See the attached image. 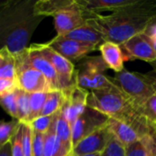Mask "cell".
I'll list each match as a JSON object with an SVG mask.
<instances>
[{
    "label": "cell",
    "mask_w": 156,
    "mask_h": 156,
    "mask_svg": "<svg viewBox=\"0 0 156 156\" xmlns=\"http://www.w3.org/2000/svg\"><path fill=\"white\" fill-rule=\"evenodd\" d=\"M89 20L101 32L105 41L122 45L156 25V0H138L120 11L108 16L100 14Z\"/></svg>",
    "instance_id": "6da1fadb"
},
{
    "label": "cell",
    "mask_w": 156,
    "mask_h": 156,
    "mask_svg": "<svg viewBox=\"0 0 156 156\" xmlns=\"http://www.w3.org/2000/svg\"><path fill=\"white\" fill-rule=\"evenodd\" d=\"M37 0H7L0 6V49L15 57L23 52L35 30L45 18L35 12Z\"/></svg>",
    "instance_id": "7a4b0ae2"
},
{
    "label": "cell",
    "mask_w": 156,
    "mask_h": 156,
    "mask_svg": "<svg viewBox=\"0 0 156 156\" xmlns=\"http://www.w3.org/2000/svg\"><path fill=\"white\" fill-rule=\"evenodd\" d=\"M87 106L109 118H113L135 127L143 136L151 134L149 120L144 116L142 110L114 84L109 88L89 91Z\"/></svg>",
    "instance_id": "3957f363"
},
{
    "label": "cell",
    "mask_w": 156,
    "mask_h": 156,
    "mask_svg": "<svg viewBox=\"0 0 156 156\" xmlns=\"http://www.w3.org/2000/svg\"><path fill=\"white\" fill-rule=\"evenodd\" d=\"M111 80L141 110L143 105L156 92V78L154 71L139 73L124 68L121 72L115 73Z\"/></svg>",
    "instance_id": "277c9868"
},
{
    "label": "cell",
    "mask_w": 156,
    "mask_h": 156,
    "mask_svg": "<svg viewBox=\"0 0 156 156\" xmlns=\"http://www.w3.org/2000/svg\"><path fill=\"white\" fill-rule=\"evenodd\" d=\"M76 68V84L86 90L106 89L113 85L111 77L104 72L108 69L101 56L85 57L78 62Z\"/></svg>",
    "instance_id": "5b68a950"
},
{
    "label": "cell",
    "mask_w": 156,
    "mask_h": 156,
    "mask_svg": "<svg viewBox=\"0 0 156 156\" xmlns=\"http://www.w3.org/2000/svg\"><path fill=\"white\" fill-rule=\"evenodd\" d=\"M15 59L19 89L27 93H48L52 90H56L40 71L31 67L26 61L23 52L15 56Z\"/></svg>",
    "instance_id": "8992f818"
},
{
    "label": "cell",
    "mask_w": 156,
    "mask_h": 156,
    "mask_svg": "<svg viewBox=\"0 0 156 156\" xmlns=\"http://www.w3.org/2000/svg\"><path fill=\"white\" fill-rule=\"evenodd\" d=\"M37 48L43 54L53 65L58 78L59 90L65 92L74 87L76 84V68L75 64L62 57L53 48L48 47L47 43L36 44Z\"/></svg>",
    "instance_id": "52a82bcc"
},
{
    "label": "cell",
    "mask_w": 156,
    "mask_h": 156,
    "mask_svg": "<svg viewBox=\"0 0 156 156\" xmlns=\"http://www.w3.org/2000/svg\"><path fill=\"white\" fill-rule=\"evenodd\" d=\"M108 121L109 117L87 106L71 128L73 147L90 133L105 126L108 123Z\"/></svg>",
    "instance_id": "ba28073f"
},
{
    "label": "cell",
    "mask_w": 156,
    "mask_h": 156,
    "mask_svg": "<svg viewBox=\"0 0 156 156\" xmlns=\"http://www.w3.org/2000/svg\"><path fill=\"white\" fill-rule=\"evenodd\" d=\"M120 46L124 52L126 60L140 59L149 63L156 60V52L151 37L147 32L139 33Z\"/></svg>",
    "instance_id": "9c48e42d"
},
{
    "label": "cell",
    "mask_w": 156,
    "mask_h": 156,
    "mask_svg": "<svg viewBox=\"0 0 156 156\" xmlns=\"http://www.w3.org/2000/svg\"><path fill=\"white\" fill-rule=\"evenodd\" d=\"M53 18L58 36H64L85 25L88 21V17L76 0H73L69 5L58 11L53 16Z\"/></svg>",
    "instance_id": "30bf717a"
},
{
    "label": "cell",
    "mask_w": 156,
    "mask_h": 156,
    "mask_svg": "<svg viewBox=\"0 0 156 156\" xmlns=\"http://www.w3.org/2000/svg\"><path fill=\"white\" fill-rule=\"evenodd\" d=\"M47 45L72 63L80 61L88 54L99 48L96 46L81 43L58 35L48 41Z\"/></svg>",
    "instance_id": "8fae6325"
},
{
    "label": "cell",
    "mask_w": 156,
    "mask_h": 156,
    "mask_svg": "<svg viewBox=\"0 0 156 156\" xmlns=\"http://www.w3.org/2000/svg\"><path fill=\"white\" fill-rule=\"evenodd\" d=\"M113 135L111 133L108 124L90 133L72 149L74 156H80L91 154H101L109 145Z\"/></svg>",
    "instance_id": "7c38bea8"
},
{
    "label": "cell",
    "mask_w": 156,
    "mask_h": 156,
    "mask_svg": "<svg viewBox=\"0 0 156 156\" xmlns=\"http://www.w3.org/2000/svg\"><path fill=\"white\" fill-rule=\"evenodd\" d=\"M64 94L66 96V101L61 109V112L72 128L76 120L87 108L89 91L76 86L65 91Z\"/></svg>",
    "instance_id": "4fadbf2b"
},
{
    "label": "cell",
    "mask_w": 156,
    "mask_h": 156,
    "mask_svg": "<svg viewBox=\"0 0 156 156\" xmlns=\"http://www.w3.org/2000/svg\"><path fill=\"white\" fill-rule=\"evenodd\" d=\"M23 55L26 61L31 67L40 71L48 79L54 90H59L58 74L53 65L43 54L39 52V50L36 47V44L27 47L23 51Z\"/></svg>",
    "instance_id": "5bb4252c"
},
{
    "label": "cell",
    "mask_w": 156,
    "mask_h": 156,
    "mask_svg": "<svg viewBox=\"0 0 156 156\" xmlns=\"http://www.w3.org/2000/svg\"><path fill=\"white\" fill-rule=\"evenodd\" d=\"M107 124L113 137L124 147L144 137L135 127L120 120L109 118Z\"/></svg>",
    "instance_id": "9a60e30c"
},
{
    "label": "cell",
    "mask_w": 156,
    "mask_h": 156,
    "mask_svg": "<svg viewBox=\"0 0 156 156\" xmlns=\"http://www.w3.org/2000/svg\"><path fill=\"white\" fill-rule=\"evenodd\" d=\"M101 58L108 67L115 73L121 72L124 69V61L126 60L122 47L116 43L104 41L100 47Z\"/></svg>",
    "instance_id": "2e32d148"
},
{
    "label": "cell",
    "mask_w": 156,
    "mask_h": 156,
    "mask_svg": "<svg viewBox=\"0 0 156 156\" xmlns=\"http://www.w3.org/2000/svg\"><path fill=\"white\" fill-rule=\"evenodd\" d=\"M63 37L98 48L105 41L101 32L90 20H88L85 25L67 33Z\"/></svg>",
    "instance_id": "e0dca14e"
},
{
    "label": "cell",
    "mask_w": 156,
    "mask_h": 156,
    "mask_svg": "<svg viewBox=\"0 0 156 156\" xmlns=\"http://www.w3.org/2000/svg\"><path fill=\"white\" fill-rule=\"evenodd\" d=\"M55 133L58 138L63 149L67 154H70L73 149L72 145V129L69 122L64 117L61 110L57 113L55 120Z\"/></svg>",
    "instance_id": "ac0fdd59"
},
{
    "label": "cell",
    "mask_w": 156,
    "mask_h": 156,
    "mask_svg": "<svg viewBox=\"0 0 156 156\" xmlns=\"http://www.w3.org/2000/svg\"><path fill=\"white\" fill-rule=\"evenodd\" d=\"M73 0H37L35 4V12L43 17L53 16L60 9L69 5Z\"/></svg>",
    "instance_id": "d6986e66"
},
{
    "label": "cell",
    "mask_w": 156,
    "mask_h": 156,
    "mask_svg": "<svg viewBox=\"0 0 156 156\" xmlns=\"http://www.w3.org/2000/svg\"><path fill=\"white\" fill-rule=\"evenodd\" d=\"M66 101V96L59 90H52L48 93L40 116H50L58 112Z\"/></svg>",
    "instance_id": "ffe728a7"
},
{
    "label": "cell",
    "mask_w": 156,
    "mask_h": 156,
    "mask_svg": "<svg viewBox=\"0 0 156 156\" xmlns=\"http://www.w3.org/2000/svg\"><path fill=\"white\" fill-rule=\"evenodd\" d=\"M58 113V112H57ZM57 115V114H56ZM56 120V118H55ZM69 154L63 149L55 133V122L49 131L45 134L44 156H65Z\"/></svg>",
    "instance_id": "44dd1931"
},
{
    "label": "cell",
    "mask_w": 156,
    "mask_h": 156,
    "mask_svg": "<svg viewBox=\"0 0 156 156\" xmlns=\"http://www.w3.org/2000/svg\"><path fill=\"white\" fill-rule=\"evenodd\" d=\"M17 120L21 123L27 124L29 120V93L18 89L16 90Z\"/></svg>",
    "instance_id": "7402d4cb"
},
{
    "label": "cell",
    "mask_w": 156,
    "mask_h": 156,
    "mask_svg": "<svg viewBox=\"0 0 156 156\" xmlns=\"http://www.w3.org/2000/svg\"><path fill=\"white\" fill-rule=\"evenodd\" d=\"M20 124L21 122L15 119L11 121H0V148L10 143Z\"/></svg>",
    "instance_id": "603a6c76"
},
{
    "label": "cell",
    "mask_w": 156,
    "mask_h": 156,
    "mask_svg": "<svg viewBox=\"0 0 156 156\" xmlns=\"http://www.w3.org/2000/svg\"><path fill=\"white\" fill-rule=\"evenodd\" d=\"M48 93H46V92L29 93V120H28V123L30 122H32L33 120H35L36 118L40 116V113L43 109Z\"/></svg>",
    "instance_id": "cb8c5ba5"
},
{
    "label": "cell",
    "mask_w": 156,
    "mask_h": 156,
    "mask_svg": "<svg viewBox=\"0 0 156 156\" xmlns=\"http://www.w3.org/2000/svg\"><path fill=\"white\" fill-rule=\"evenodd\" d=\"M16 90L8 94L0 96V106L4 109V111L9 116L12 117V119H15V120H17Z\"/></svg>",
    "instance_id": "d4e9b609"
},
{
    "label": "cell",
    "mask_w": 156,
    "mask_h": 156,
    "mask_svg": "<svg viewBox=\"0 0 156 156\" xmlns=\"http://www.w3.org/2000/svg\"><path fill=\"white\" fill-rule=\"evenodd\" d=\"M56 114L50 116H39L35 120H33L32 122H30L28 125L32 128L33 131L46 134L49 131L52 124L54 123Z\"/></svg>",
    "instance_id": "484cf974"
},
{
    "label": "cell",
    "mask_w": 156,
    "mask_h": 156,
    "mask_svg": "<svg viewBox=\"0 0 156 156\" xmlns=\"http://www.w3.org/2000/svg\"><path fill=\"white\" fill-rule=\"evenodd\" d=\"M124 154L125 156H146L147 135L124 147Z\"/></svg>",
    "instance_id": "4316f807"
},
{
    "label": "cell",
    "mask_w": 156,
    "mask_h": 156,
    "mask_svg": "<svg viewBox=\"0 0 156 156\" xmlns=\"http://www.w3.org/2000/svg\"><path fill=\"white\" fill-rule=\"evenodd\" d=\"M0 78L17 80L16 59L13 55H10L7 59L0 66Z\"/></svg>",
    "instance_id": "83f0119b"
},
{
    "label": "cell",
    "mask_w": 156,
    "mask_h": 156,
    "mask_svg": "<svg viewBox=\"0 0 156 156\" xmlns=\"http://www.w3.org/2000/svg\"><path fill=\"white\" fill-rule=\"evenodd\" d=\"M22 146L24 156H33V130L25 123H22Z\"/></svg>",
    "instance_id": "f1b7e54d"
},
{
    "label": "cell",
    "mask_w": 156,
    "mask_h": 156,
    "mask_svg": "<svg viewBox=\"0 0 156 156\" xmlns=\"http://www.w3.org/2000/svg\"><path fill=\"white\" fill-rule=\"evenodd\" d=\"M11 156H24L22 146V123L10 141Z\"/></svg>",
    "instance_id": "f546056e"
},
{
    "label": "cell",
    "mask_w": 156,
    "mask_h": 156,
    "mask_svg": "<svg viewBox=\"0 0 156 156\" xmlns=\"http://www.w3.org/2000/svg\"><path fill=\"white\" fill-rule=\"evenodd\" d=\"M101 156H125L124 146L121 144L114 137H112L109 145L101 153Z\"/></svg>",
    "instance_id": "4dcf8cb0"
},
{
    "label": "cell",
    "mask_w": 156,
    "mask_h": 156,
    "mask_svg": "<svg viewBox=\"0 0 156 156\" xmlns=\"http://www.w3.org/2000/svg\"><path fill=\"white\" fill-rule=\"evenodd\" d=\"M45 134L33 131V156H44Z\"/></svg>",
    "instance_id": "1f68e13d"
},
{
    "label": "cell",
    "mask_w": 156,
    "mask_h": 156,
    "mask_svg": "<svg viewBox=\"0 0 156 156\" xmlns=\"http://www.w3.org/2000/svg\"><path fill=\"white\" fill-rule=\"evenodd\" d=\"M19 89L17 80L0 78V96L11 93Z\"/></svg>",
    "instance_id": "d6a6232c"
},
{
    "label": "cell",
    "mask_w": 156,
    "mask_h": 156,
    "mask_svg": "<svg viewBox=\"0 0 156 156\" xmlns=\"http://www.w3.org/2000/svg\"><path fill=\"white\" fill-rule=\"evenodd\" d=\"M146 156H156V137L152 133L147 135V154Z\"/></svg>",
    "instance_id": "836d02e7"
},
{
    "label": "cell",
    "mask_w": 156,
    "mask_h": 156,
    "mask_svg": "<svg viewBox=\"0 0 156 156\" xmlns=\"http://www.w3.org/2000/svg\"><path fill=\"white\" fill-rule=\"evenodd\" d=\"M147 33H148V34L150 35V37H151V39H152V42H153V45H154V50H155L156 52V25H154V27H152L147 31ZM151 65L153 66L154 69L156 70V60L154 62L151 63Z\"/></svg>",
    "instance_id": "e575fe53"
},
{
    "label": "cell",
    "mask_w": 156,
    "mask_h": 156,
    "mask_svg": "<svg viewBox=\"0 0 156 156\" xmlns=\"http://www.w3.org/2000/svg\"><path fill=\"white\" fill-rule=\"evenodd\" d=\"M12 55L10 53V51L6 48H3L0 49V66L7 59V58Z\"/></svg>",
    "instance_id": "d590c367"
},
{
    "label": "cell",
    "mask_w": 156,
    "mask_h": 156,
    "mask_svg": "<svg viewBox=\"0 0 156 156\" xmlns=\"http://www.w3.org/2000/svg\"><path fill=\"white\" fill-rule=\"evenodd\" d=\"M0 156H11L10 144H7L5 146L0 148Z\"/></svg>",
    "instance_id": "8d00e7d4"
},
{
    "label": "cell",
    "mask_w": 156,
    "mask_h": 156,
    "mask_svg": "<svg viewBox=\"0 0 156 156\" xmlns=\"http://www.w3.org/2000/svg\"><path fill=\"white\" fill-rule=\"evenodd\" d=\"M151 127H152V132H151V133L154 134L156 137V125H151Z\"/></svg>",
    "instance_id": "74e56055"
},
{
    "label": "cell",
    "mask_w": 156,
    "mask_h": 156,
    "mask_svg": "<svg viewBox=\"0 0 156 156\" xmlns=\"http://www.w3.org/2000/svg\"><path fill=\"white\" fill-rule=\"evenodd\" d=\"M149 122H150V124L151 125H156V117L155 118L151 119V120H149Z\"/></svg>",
    "instance_id": "f35d334b"
},
{
    "label": "cell",
    "mask_w": 156,
    "mask_h": 156,
    "mask_svg": "<svg viewBox=\"0 0 156 156\" xmlns=\"http://www.w3.org/2000/svg\"><path fill=\"white\" fill-rule=\"evenodd\" d=\"M101 154H84V155L80 156H101Z\"/></svg>",
    "instance_id": "ab89813d"
},
{
    "label": "cell",
    "mask_w": 156,
    "mask_h": 156,
    "mask_svg": "<svg viewBox=\"0 0 156 156\" xmlns=\"http://www.w3.org/2000/svg\"><path fill=\"white\" fill-rule=\"evenodd\" d=\"M6 1H7V0H5V1H0V6H2L3 5H5V4L6 3Z\"/></svg>",
    "instance_id": "60d3db41"
},
{
    "label": "cell",
    "mask_w": 156,
    "mask_h": 156,
    "mask_svg": "<svg viewBox=\"0 0 156 156\" xmlns=\"http://www.w3.org/2000/svg\"><path fill=\"white\" fill-rule=\"evenodd\" d=\"M65 156H72V152H71L70 154H67V155H65Z\"/></svg>",
    "instance_id": "b9f144b4"
},
{
    "label": "cell",
    "mask_w": 156,
    "mask_h": 156,
    "mask_svg": "<svg viewBox=\"0 0 156 156\" xmlns=\"http://www.w3.org/2000/svg\"><path fill=\"white\" fill-rule=\"evenodd\" d=\"M72 156H74V155H73V154H72Z\"/></svg>",
    "instance_id": "7bdbcfd3"
}]
</instances>
